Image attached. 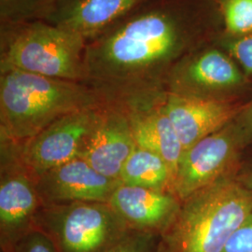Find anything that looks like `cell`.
Segmentation results:
<instances>
[{
    "mask_svg": "<svg viewBox=\"0 0 252 252\" xmlns=\"http://www.w3.org/2000/svg\"><path fill=\"white\" fill-rule=\"evenodd\" d=\"M9 252H59L52 238L35 228L21 238Z\"/></svg>",
    "mask_w": 252,
    "mask_h": 252,
    "instance_id": "obj_21",
    "label": "cell"
},
{
    "mask_svg": "<svg viewBox=\"0 0 252 252\" xmlns=\"http://www.w3.org/2000/svg\"><path fill=\"white\" fill-rule=\"evenodd\" d=\"M214 41L234 59L244 74L252 81V34L231 36L221 31Z\"/></svg>",
    "mask_w": 252,
    "mask_h": 252,
    "instance_id": "obj_19",
    "label": "cell"
},
{
    "mask_svg": "<svg viewBox=\"0 0 252 252\" xmlns=\"http://www.w3.org/2000/svg\"><path fill=\"white\" fill-rule=\"evenodd\" d=\"M103 105L66 114L26 141L20 144L10 143L19 161L36 178L64 162L80 158Z\"/></svg>",
    "mask_w": 252,
    "mask_h": 252,
    "instance_id": "obj_7",
    "label": "cell"
},
{
    "mask_svg": "<svg viewBox=\"0 0 252 252\" xmlns=\"http://www.w3.org/2000/svg\"><path fill=\"white\" fill-rule=\"evenodd\" d=\"M53 0H0V25L44 21Z\"/></svg>",
    "mask_w": 252,
    "mask_h": 252,
    "instance_id": "obj_17",
    "label": "cell"
},
{
    "mask_svg": "<svg viewBox=\"0 0 252 252\" xmlns=\"http://www.w3.org/2000/svg\"><path fill=\"white\" fill-rule=\"evenodd\" d=\"M84 37L45 21L0 25V70L84 82Z\"/></svg>",
    "mask_w": 252,
    "mask_h": 252,
    "instance_id": "obj_4",
    "label": "cell"
},
{
    "mask_svg": "<svg viewBox=\"0 0 252 252\" xmlns=\"http://www.w3.org/2000/svg\"><path fill=\"white\" fill-rule=\"evenodd\" d=\"M42 206L34 177L19 161L12 144L0 141V248L9 252L36 228Z\"/></svg>",
    "mask_w": 252,
    "mask_h": 252,
    "instance_id": "obj_8",
    "label": "cell"
},
{
    "mask_svg": "<svg viewBox=\"0 0 252 252\" xmlns=\"http://www.w3.org/2000/svg\"><path fill=\"white\" fill-rule=\"evenodd\" d=\"M239 134L244 149L252 144V97L242 106L237 115L232 121Z\"/></svg>",
    "mask_w": 252,
    "mask_h": 252,
    "instance_id": "obj_23",
    "label": "cell"
},
{
    "mask_svg": "<svg viewBox=\"0 0 252 252\" xmlns=\"http://www.w3.org/2000/svg\"><path fill=\"white\" fill-rule=\"evenodd\" d=\"M122 184L173 192L171 169L160 155L135 147L126 160L119 177Z\"/></svg>",
    "mask_w": 252,
    "mask_h": 252,
    "instance_id": "obj_16",
    "label": "cell"
},
{
    "mask_svg": "<svg viewBox=\"0 0 252 252\" xmlns=\"http://www.w3.org/2000/svg\"><path fill=\"white\" fill-rule=\"evenodd\" d=\"M35 224L59 252H106L132 231L106 202L42 205Z\"/></svg>",
    "mask_w": 252,
    "mask_h": 252,
    "instance_id": "obj_5",
    "label": "cell"
},
{
    "mask_svg": "<svg viewBox=\"0 0 252 252\" xmlns=\"http://www.w3.org/2000/svg\"><path fill=\"white\" fill-rule=\"evenodd\" d=\"M221 31L215 0H150L86 41L85 83L105 103L165 90L172 67Z\"/></svg>",
    "mask_w": 252,
    "mask_h": 252,
    "instance_id": "obj_1",
    "label": "cell"
},
{
    "mask_svg": "<svg viewBox=\"0 0 252 252\" xmlns=\"http://www.w3.org/2000/svg\"><path fill=\"white\" fill-rule=\"evenodd\" d=\"M35 179L42 205L74 202H106L121 184L96 171L81 158L64 162Z\"/></svg>",
    "mask_w": 252,
    "mask_h": 252,
    "instance_id": "obj_11",
    "label": "cell"
},
{
    "mask_svg": "<svg viewBox=\"0 0 252 252\" xmlns=\"http://www.w3.org/2000/svg\"><path fill=\"white\" fill-rule=\"evenodd\" d=\"M223 252H252V210L231 236Z\"/></svg>",
    "mask_w": 252,
    "mask_h": 252,
    "instance_id": "obj_22",
    "label": "cell"
},
{
    "mask_svg": "<svg viewBox=\"0 0 252 252\" xmlns=\"http://www.w3.org/2000/svg\"><path fill=\"white\" fill-rule=\"evenodd\" d=\"M244 147L233 123L184 151L173 183L182 202L199 189L234 175Z\"/></svg>",
    "mask_w": 252,
    "mask_h": 252,
    "instance_id": "obj_9",
    "label": "cell"
},
{
    "mask_svg": "<svg viewBox=\"0 0 252 252\" xmlns=\"http://www.w3.org/2000/svg\"><path fill=\"white\" fill-rule=\"evenodd\" d=\"M165 92L157 91L109 104L125 112L136 146L160 155L175 179L184 149L163 107Z\"/></svg>",
    "mask_w": 252,
    "mask_h": 252,
    "instance_id": "obj_10",
    "label": "cell"
},
{
    "mask_svg": "<svg viewBox=\"0 0 252 252\" xmlns=\"http://www.w3.org/2000/svg\"><path fill=\"white\" fill-rule=\"evenodd\" d=\"M244 103L199 99L167 91L163 98L165 112L184 151L230 124Z\"/></svg>",
    "mask_w": 252,
    "mask_h": 252,
    "instance_id": "obj_14",
    "label": "cell"
},
{
    "mask_svg": "<svg viewBox=\"0 0 252 252\" xmlns=\"http://www.w3.org/2000/svg\"><path fill=\"white\" fill-rule=\"evenodd\" d=\"M222 32L231 36L252 34V0H218Z\"/></svg>",
    "mask_w": 252,
    "mask_h": 252,
    "instance_id": "obj_18",
    "label": "cell"
},
{
    "mask_svg": "<svg viewBox=\"0 0 252 252\" xmlns=\"http://www.w3.org/2000/svg\"><path fill=\"white\" fill-rule=\"evenodd\" d=\"M160 235L130 231L106 252H159Z\"/></svg>",
    "mask_w": 252,
    "mask_h": 252,
    "instance_id": "obj_20",
    "label": "cell"
},
{
    "mask_svg": "<svg viewBox=\"0 0 252 252\" xmlns=\"http://www.w3.org/2000/svg\"><path fill=\"white\" fill-rule=\"evenodd\" d=\"M239 180L243 183L244 186L246 188H248V189L252 191V172H250L247 175L239 178Z\"/></svg>",
    "mask_w": 252,
    "mask_h": 252,
    "instance_id": "obj_24",
    "label": "cell"
},
{
    "mask_svg": "<svg viewBox=\"0 0 252 252\" xmlns=\"http://www.w3.org/2000/svg\"><path fill=\"white\" fill-rule=\"evenodd\" d=\"M252 81L215 41L182 57L168 73L165 90L199 99L244 102Z\"/></svg>",
    "mask_w": 252,
    "mask_h": 252,
    "instance_id": "obj_6",
    "label": "cell"
},
{
    "mask_svg": "<svg viewBox=\"0 0 252 252\" xmlns=\"http://www.w3.org/2000/svg\"><path fill=\"white\" fill-rule=\"evenodd\" d=\"M150 0H53L45 22L86 41L112 27Z\"/></svg>",
    "mask_w": 252,
    "mask_h": 252,
    "instance_id": "obj_15",
    "label": "cell"
},
{
    "mask_svg": "<svg viewBox=\"0 0 252 252\" xmlns=\"http://www.w3.org/2000/svg\"><path fill=\"white\" fill-rule=\"evenodd\" d=\"M215 1H216V2H218V0H215Z\"/></svg>",
    "mask_w": 252,
    "mask_h": 252,
    "instance_id": "obj_25",
    "label": "cell"
},
{
    "mask_svg": "<svg viewBox=\"0 0 252 252\" xmlns=\"http://www.w3.org/2000/svg\"><path fill=\"white\" fill-rule=\"evenodd\" d=\"M103 104L99 94L84 82L0 70V141L20 144L59 118Z\"/></svg>",
    "mask_w": 252,
    "mask_h": 252,
    "instance_id": "obj_2",
    "label": "cell"
},
{
    "mask_svg": "<svg viewBox=\"0 0 252 252\" xmlns=\"http://www.w3.org/2000/svg\"><path fill=\"white\" fill-rule=\"evenodd\" d=\"M130 230L162 235L177 216L181 201L170 190L120 184L108 202Z\"/></svg>",
    "mask_w": 252,
    "mask_h": 252,
    "instance_id": "obj_13",
    "label": "cell"
},
{
    "mask_svg": "<svg viewBox=\"0 0 252 252\" xmlns=\"http://www.w3.org/2000/svg\"><path fill=\"white\" fill-rule=\"evenodd\" d=\"M135 147L125 112L116 105L105 103L80 158L102 175L119 180L124 164Z\"/></svg>",
    "mask_w": 252,
    "mask_h": 252,
    "instance_id": "obj_12",
    "label": "cell"
},
{
    "mask_svg": "<svg viewBox=\"0 0 252 252\" xmlns=\"http://www.w3.org/2000/svg\"><path fill=\"white\" fill-rule=\"evenodd\" d=\"M252 191L235 175L199 189L181 202L160 236L159 252H223L252 212Z\"/></svg>",
    "mask_w": 252,
    "mask_h": 252,
    "instance_id": "obj_3",
    "label": "cell"
}]
</instances>
